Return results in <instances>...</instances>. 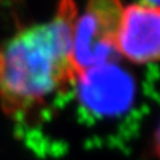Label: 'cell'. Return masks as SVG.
<instances>
[{
    "instance_id": "2",
    "label": "cell",
    "mask_w": 160,
    "mask_h": 160,
    "mask_svg": "<svg viewBox=\"0 0 160 160\" xmlns=\"http://www.w3.org/2000/svg\"><path fill=\"white\" fill-rule=\"evenodd\" d=\"M124 8L120 0H88L72 31V58L79 73L113 62Z\"/></svg>"
},
{
    "instance_id": "3",
    "label": "cell",
    "mask_w": 160,
    "mask_h": 160,
    "mask_svg": "<svg viewBox=\"0 0 160 160\" xmlns=\"http://www.w3.org/2000/svg\"><path fill=\"white\" fill-rule=\"evenodd\" d=\"M78 96L88 111L99 116H116L132 104L135 82L122 66L108 62L88 68L75 82Z\"/></svg>"
},
{
    "instance_id": "5",
    "label": "cell",
    "mask_w": 160,
    "mask_h": 160,
    "mask_svg": "<svg viewBox=\"0 0 160 160\" xmlns=\"http://www.w3.org/2000/svg\"><path fill=\"white\" fill-rule=\"evenodd\" d=\"M153 153L156 155V158L160 160V124L156 129V132H155V136H153Z\"/></svg>"
},
{
    "instance_id": "4",
    "label": "cell",
    "mask_w": 160,
    "mask_h": 160,
    "mask_svg": "<svg viewBox=\"0 0 160 160\" xmlns=\"http://www.w3.org/2000/svg\"><path fill=\"white\" fill-rule=\"evenodd\" d=\"M116 49L135 64L160 62V8L149 4L124 8Z\"/></svg>"
},
{
    "instance_id": "6",
    "label": "cell",
    "mask_w": 160,
    "mask_h": 160,
    "mask_svg": "<svg viewBox=\"0 0 160 160\" xmlns=\"http://www.w3.org/2000/svg\"><path fill=\"white\" fill-rule=\"evenodd\" d=\"M149 6H153V7H158L160 8V0H147Z\"/></svg>"
},
{
    "instance_id": "1",
    "label": "cell",
    "mask_w": 160,
    "mask_h": 160,
    "mask_svg": "<svg viewBox=\"0 0 160 160\" xmlns=\"http://www.w3.org/2000/svg\"><path fill=\"white\" fill-rule=\"evenodd\" d=\"M76 18L72 0H62L51 20L24 28L0 44V107L6 113H31L75 84Z\"/></svg>"
}]
</instances>
